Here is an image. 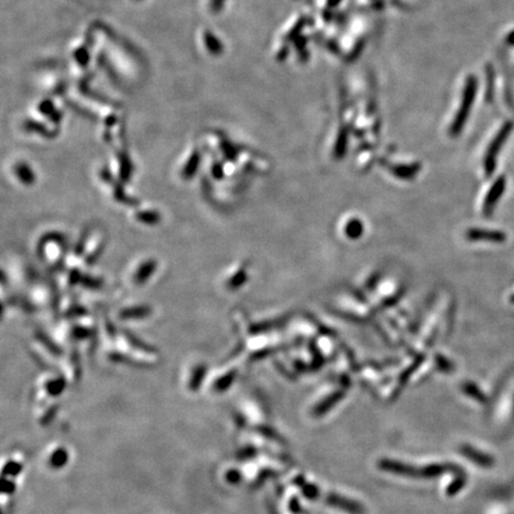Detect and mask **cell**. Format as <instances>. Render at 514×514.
<instances>
[{"label": "cell", "instance_id": "2", "mask_svg": "<svg viewBox=\"0 0 514 514\" xmlns=\"http://www.w3.org/2000/svg\"><path fill=\"white\" fill-rule=\"evenodd\" d=\"M222 3H223V0H213V6L214 7H219V6H221Z\"/></svg>", "mask_w": 514, "mask_h": 514}, {"label": "cell", "instance_id": "1", "mask_svg": "<svg viewBox=\"0 0 514 514\" xmlns=\"http://www.w3.org/2000/svg\"><path fill=\"white\" fill-rule=\"evenodd\" d=\"M205 42H206L207 48H209L210 50L212 51V52H214V54H217V52H219V51L222 50L221 43H219L218 41L215 40V37L212 35V33H209V32L206 33V35H205Z\"/></svg>", "mask_w": 514, "mask_h": 514}]
</instances>
